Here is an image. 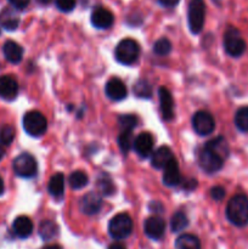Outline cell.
Listing matches in <instances>:
<instances>
[{
    "label": "cell",
    "mask_w": 248,
    "mask_h": 249,
    "mask_svg": "<svg viewBox=\"0 0 248 249\" xmlns=\"http://www.w3.org/2000/svg\"><path fill=\"white\" fill-rule=\"evenodd\" d=\"M211 197L214 201H221V199L225 197V190H224V187L214 186L213 189L211 190Z\"/></svg>",
    "instance_id": "36"
},
{
    "label": "cell",
    "mask_w": 248,
    "mask_h": 249,
    "mask_svg": "<svg viewBox=\"0 0 248 249\" xmlns=\"http://www.w3.org/2000/svg\"><path fill=\"white\" fill-rule=\"evenodd\" d=\"M133 148L140 157L146 158L152 153L153 138L150 133H141L134 139Z\"/></svg>",
    "instance_id": "16"
},
{
    "label": "cell",
    "mask_w": 248,
    "mask_h": 249,
    "mask_svg": "<svg viewBox=\"0 0 248 249\" xmlns=\"http://www.w3.org/2000/svg\"><path fill=\"white\" fill-rule=\"evenodd\" d=\"M197 187V180L195 179H189L184 182V189L187 191H192Z\"/></svg>",
    "instance_id": "38"
},
{
    "label": "cell",
    "mask_w": 248,
    "mask_h": 249,
    "mask_svg": "<svg viewBox=\"0 0 248 249\" xmlns=\"http://www.w3.org/2000/svg\"><path fill=\"white\" fill-rule=\"evenodd\" d=\"M105 91H106L107 97L113 100V101H122L128 95V89H126L125 84L123 83V80L117 77L111 78L106 83Z\"/></svg>",
    "instance_id": "13"
},
{
    "label": "cell",
    "mask_w": 248,
    "mask_h": 249,
    "mask_svg": "<svg viewBox=\"0 0 248 249\" xmlns=\"http://www.w3.org/2000/svg\"><path fill=\"white\" fill-rule=\"evenodd\" d=\"M143 231L151 240H160L165 232V221L160 216H150L143 224Z\"/></svg>",
    "instance_id": "10"
},
{
    "label": "cell",
    "mask_w": 248,
    "mask_h": 249,
    "mask_svg": "<svg viewBox=\"0 0 248 249\" xmlns=\"http://www.w3.org/2000/svg\"><path fill=\"white\" fill-rule=\"evenodd\" d=\"M226 218L235 226H246L248 224V198L245 195H236L226 206Z\"/></svg>",
    "instance_id": "1"
},
{
    "label": "cell",
    "mask_w": 248,
    "mask_h": 249,
    "mask_svg": "<svg viewBox=\"0 0 248 249\" xmlns=\"http://www.w3.org/2000/svg\"><path fill=\"white\" fill-rule=\"evenodd\" d=\"M15 139V128L10 124L2 126L0 129V143L2 146H9L11 145L12 141Z\"/></svg>",
    "instance_id": "34"
},
{
    "label": "cell",
    "mask_w": 248,
    "mask_h": 249,
    "mask_svg": "<svg viewBox=\"0 0 248 249\" xmlns=\"http://www.w3.org/2000/svg\"><path fill=\"white\" fill-rule=\"evenodd\" d=\"M102 207V198L97 192H89L82 197L79 202V208L87 215H94L100 212Z\"/></svg>",
    "instance_id": "12"
},
{
    "label": "cell",
    "mask_w": 248,
    "mask_h": 249,
    "mask_svg": "<svg viewBox=\"0 0 248 249\" xmlns=\"http://www.w3.org/2000/svg\"><path fill=\"white\" fill-rule=\"evenodd\" d=\"M204 147L209 148V150L214 151L215 153H218L220 157H223L224 160H225L226 157L229 156V153H230V148H229V143L228 141L225 140V139L223 138V136H218V138L213 139V140L208 141V142L206 143V146Z\"/></svg>",
    "instance_id": "23"
},
{
    "label": "cell",
    "mask_w": 248,
    "mask_h": 249,
    "mask_svg": "<svg viewBox=\"0 0 248 249\" xmlns=\"http://www.w3.org/2000/svg\"><path fill=\"white\" fill-rule=\"evenodd\" d=\"M235 125L238 130L248 133V106L237 109L235 114Z\"/></svg>",
    "instance_id": "30"
},
{
    "label": "cell",
    "mask_w": 248,
    "mask_h": 249,
    "mask_svg": "<svg viewBox=\"0 0 248 249\" xmlns=\"http://www.w3.org/2000/svg\"><path fill=\"white\" fill-rule=\"evenodd\" d=\"M22 124H23V129L28 135L38 138L41 136L48 129V121L38 111H29L24 114L23 119H22Z\"/></svg>",
    "instance_id": "5"
},
{
    "label": "cell",
    "mask_w": 248,
    "mask_h": 249,
    "mask_svg": "<svg viewBox=\"0 0 248 249\" xmlns=\"http://www.w3.org/2000/svg\"><path fill=\"white\" fill-rule=\"evenodd\" d=\"M39 1H40L41 4H49V2H50V0H39Z\"/></svg>",
    "instance_id": "44"
},
{
    "label": "cell",
    "mask_w": 248,
    "mask_h": 249,
    "mask_svg": "<svg viewBox=\"0 0 248 249\" xmlns=\"http://www.w3.org/2000/svg\"><path fill=\"white\" fill-rule=\"evenodd\" d=\"M174 155H173L172 150L168 146H160L159 148L152 153V158H151V164L156 169H164L173 160H174Z\"/></svg>",
    "instance_id": "17"
},
{
    "label": "cell",
    "mask_w": 248,
    "mask_h": 249,
    "mask_svg": "<svg viewBox=\"0 0 248 249\" xmlns=\"http://www.w3.org/2000/svg\"><path fill=\"white\" fill-rule=\"evenodd\" d=\"M56 6L60 11L70 12L75 7V0H56Z\"/></svg>",
    "instance_id": "35"
},
{
    "label": "cell",
    "mask_w": 248,
    "mask_h": 249,
    "mask_svg": "<svg viewBox=\"0 0 248 249\" xmlns=\"http://www.w3.org/2000/svg\"><path fill=\"white\" fill-rule=\"evenodd\" d=\"M199 165L208 174H214L223 168L224 158L209 148L204 147L199 153Z\"/></svg>",
    "instance_id": "9"
},
{
    "label": "cell",
    "mask_w": 248,
    "mask_h": 249,
    "mask_svg": "<svg viewBox=\"0 0 248 249\" xmlns=\"http://www.w3.org/2000/svg\"><path fill=\"white\" fill-rule=\"evenodd\" d=\"M206 19V4L204 0H191L187 9V22L190 31L194 34L201 33Z\"/></svg>",
    "instance_id": "3"
},
{
    "label": "cell",
    "mask_w": 248,
    "mask_h": 249,
    "mask_svg": "<svg viewBox=\"0 0 248 249\" xmlns=\"http://www.w3.org/2000/svg\"><path fill=\"white\" fill-rule=\"evenodd\" d=\"M31 0H9L10 5L16 10H23L29 5Z\"/></svg>",
    "instance_id": "37"
},
{
    "label": "cell",
    "mask_w": 248,
    "mask_h": 249,
    "mask_svg": "<svg viewBox=\"0 0 248 249\" xmlns=\"http://www.w3.org/2000/svg\"><path fill=\"white\" fill-rule=\"evenodd\" d=\"M163 170H164V173H163L162 180L164 185H167V186H177L181 182L179 164H177L175 158Z\"/></svg>",
    "instance_id": "20"
},
{
    "label": "cell",
    "mask_w": 248,
    "mask_h": 249,
    "mask_svg": "<svg viewBox=\"0 0 248 249\" xmlns=\"http://www.w3.org/2000/svg\"><path fill=\"white\" fill-rule=\"evenodd\" d=\"M139 55H140V46H139L138 41L130 38L123 39L122 41H119L116 51H114L116 60L119 63L125 66H130L135 63L138 61Z\"/></svg>",
    "instance_id": "2"
},
{
    "label": "cell",
    "mask_w": 248,
    "mask_h": 249,
    "mask_svg": "<svg viewBox=\"0 0 248 249\" xmlns=\"http://www.w3.org/2000/svg\"><path fill=\"white\" fill-rule=\"evenodd\" d=\"M175 247L177 249H201V242L196 236L184 233L177 238Z\"/></svg>",
    "instance_id": "24"
},
{
    "label": "cell",
    "mask_w": 248,
    "mask_h": 249,
    "mask_svg": "<svg viewBox=\"0 0 248 249\" xmlns=\"http://www.w3.org/2000/svg\"><path fill=\"white\" fill-rule=\"evenodd\" d=\"M91 24L97 29H108L114 22V16L108 9L99 6L94 9L90 17Z\"/></svg>",
    "instance_id": "11"
},
{
    "label": "cell",
    "mask_w": 248,
    "mask_h": 249,
    "mask_svg": "<svg viewBox=\"0 0 248 249\" xmlns=\"http://www.w3.org/2000/svg\"><path fill=\"white\" fill-rule=\"evenodd\" d=\"M118 124L122 131H133L138 125V117L134 114H123L118 118Z\"/></svg>",
    "instance_id": "32"
},
{
    "label": "cell",
    "mask_w": 248,
    "mask_h": 249,
    "mask_svg": "<svg viewBox=\"0 0 248 249\" xmlns=\"http://www.w3.org/2000/svg\"><path fill=\"white\" fill-rule=\"evenodd\" d=\"M153 51L156 55L158 56H165L172 51V43L169 39L167 38H160L153 45Z\"/></svg>",
    "instance_id": "33"
},
{
    "label": "cell",
    "mask_w": 248,
    "mask_h": 249,
    "mask_svg": "<svg viewBox=\"0 0 248 249\" xmlns=\"http://www.w3.org/2000/svg\"><path fill=\"white\" fill-rule=\"evenodd\" d=\"M19 26V16L15 7H5L0 11V27L6 31H16Z\"/></svg>",
    "instance_id": "18"
},
{
    "label": "cell",
    "mask_w": 248,
    "mask_h": 249,
    "mask_svg": "<svg viewBox=\"0 0 248 249\" xmlns=\"http://www.w3.org/2000/svg\"><path fill=\"white\" fill-rule=\"evenodd\" d=\"M12 230L15 235L19 238H27L33 232V223L31 219L26 215L17 216L12 224Z\"/></svg>",
    "instance_id": "21"
},
{
    "label": "cell",
    "mask_w": 248,
    "mask_h": 249,
    "mask_svg": "<svg viewBox=\"0 0 248 249\" xmlns=\"http://www.w3.org/2000/svg\"><path fill=\"white\" fill-rule=\"evenodd\" d=\"M5 191V185H4V180H2V178L0 177V196H1L2 194H4Z\"/></svg>",
    "instance_id": "41"
},
{
    "label": "cell",
    "mask_w": 248,
    "mask_h": 249,
    "mask_svg": "<svg viewBox=\"0 0 248 249\" xmlns=\"http://www.w3.org/2000/svg\"><path fill=\"white\" fill-rule=\"evenodd\" d=\"M12 168L17 177L27 179V178H32L36 174L38 163L31 153H21L14 160Z\"/></svg>",
    "instance_id": "7"
},
{
    "label": "cell",
    "mask_w": 248,
    "mask_h": 249,
    "mask_svg": "<svg viewBox=\"0 0 248 249\" xmlns=\"http://www.w3.org/2000/svg\"><path fill=\"white\" fill-rule=\"evenodd\" d=\"M158 97H159L160 112L164 121H170L174 117V100L172 94L167 88L162 87L158 89Z\"/></svg>",
    "instance_id": "15"
},
{
    "label": "cell",
    "mask_w": 248,
    "mask_h": 249,
    "mask_svg": "<svg viewBox=\"0 0 248 249\" xmlns=\"http://www.w3.org/2000/svg\"><path fill=\"white\" fill-rule=\"evenodd\" d=\"M39 236L44 241H49L53 238L57 233V225L51 220H43L39 225Z\"/></svg>",
    "instance_id": "27"
},
{
    "label": "cell",
    "mask_w": 248,
    "mask_h": 249,
    "mask_svg": "<svg viewBox=\"0 0 248 249\" xmlns=\"http://www.w3.org/2000/svg\"><path fill=\"white\" fill-rule=\"evenodd\" d=\"M4 155H5V150H4V147H2L1 143H0V160H2V157H4Z\"/></svg>",
    "instance_id": "43"
},
{
    "label": "cell",
    "mask_w": 248,
    "mask_h": 249,
    "mask_svg": "<svg viewBox=\"0 0 248 249\" xmlns=\"http://www.w3.org/2000/svg\"><path fill=\"white\" fill-rule=\"evenodd\" d=\"M88 181H89L88 174L83 170H75L68 178V184L73 190H82L83 187L87 186Z\"/></svg>",
    "instance_id": "26"
},
{
    "label": "cell",
    "mask_w": 248,
    "mask_h": 249,
    "mask_svg": "<svg viewBox=\"0 0 248 249\" xmlns=\"http://www.w3.org/2000/svg\"><path fill=\"white\" fill-rule=\"evenodd\" d=\"M158 2L164 7H174L179 0H158Z\"/></svg>",
    "instance_id": "39"
},
{
    "label": "cell",
    "mask_w": 248,
    "mask_h": 249,
    "mask_svg": "<svg viewBox=\"0 0 248 249\" xmlns=\"http://www.w3.org/2000/svg\"><path fill=\"white\" fill-rule=\"evenodd\" d=\"M97 189H99L100 194L104 195V196H111L114 194L116 186H114L111 177L106 173H102L97 179Z\"/></svg>",
    "instance_id": "25"
},
{
    "label": "cell",
    "mask_w": 248,
    "mask_h": 249,
    "mask_svg": "<svg viewBox=\"0 0 248 249\" xmlns=\"http://www.w3.org/2000/svg\"><path fill=\"white\" fill-rule=\"evenodd\" d=\"M18 94V84L11 75H0V97L12 101Z\"/></svg>",
    "instance_id": "14"
},
{
    "label": "cell",
    "mask_w": 248,
    "mask_h": 249,
    "mask_svg": "<svg viewBox=\"0 0 248 249\" xmlns=\"http://www.w3.org/2000/svg\"><path fill=\"white\" fill-rule=\"evenodd\" d=\"M224 49L231 57H240L246 51V41L233 27H229L224 34Z\"/></svg>",
    "instance_id": "6"
},
{
    "label": "cell",
    "mask_w": 248,
    "mask_h": 249,
    "mask_svg": "<svg viewBox=\"0 0 248 249\" xmlns=\"http://www.w3.org/2000/svg\"><path fill=\"white\" fill-rule=\"evenodd\" d=\"M48 191L55 198H61L65 192V177L62 173H56L53 175L48 184Z\"/></svg>",
    "instance_id": "22"
},
{
    "label": "cell",
    "mask_w": 248,
    "mask_h": 249,
    "mask_svg": "<svg viewBox=\"0 0 248 249\" xmlns=\"http://www.w3.org/2000/svg\"><path fill=\"white\" fill-rule=\"evenodd\" d=\"M192 128L198 135L207 136L215 129V121L207 111H198L192 117Z\"/></svg>",
    "instance_id": "8"
},
{
    "label": "cell",
    "mask_w": 248,
    "mask_h": 249,
    "mask_svg": "<svg viewBox=\"0 0 248 249\" xmlns=\"http://www.w3.org/2000/svg\"><path fill=\"white\" fill-rule=\"evenodd\" d=\"M43 249H62V247L58 245H49V246H45V247H43Z\"/></svg>",
    "instance_id": "42"
},
{
    "label": "cell",
    "mask_w": 248,
    "mask_h": 249,
    "mask_svg": "<svg viewBox=\"0 0 248 249\" xmlns=\"http://www.w3.org/2000/svg\"><path fill=\"white\" fill-rule=\"evenodd\" d=\"M108 249H126V248H125V246L122 245V243L114 242V243H112L111 246H109Z\"/></svg>",
    "instance_id": "40"
},
{
    "label": "cell",
    "mask_w": 248,
    "mask_h": 249,
    "mask_svg": "<svg viewBox=\"0 0 248 249\" xmlns=\"http://www.w3.org/2000/svg\"><path fill=\"white\" fill-rule=\"evenodd\" d=\"M134 94L141 99H150L152 95V87L146 79H140L134 84L133 87Z\"/></svg>",
    "instance_id": "29"
},
{
    "label": "cell",
    "mask_w": 248,
    "mask_h": 249,
    "mask_svg": "<svg viewBox=\"0 0 248 249\" xmlns=\"http://www.w3.org/2000/svg\"><path fill=\"white\" fill-rule=\"evenodd\" d=\"M2 53H4L5 58L14 65L21 62L22 57H23V49L14 40L5 41L4 45H2Z\"/></svg>",
    "instance_id": "19"
},
{
    "label": "cell",
    "mask_w": 248,
    "mask_h": 249,
    "mask_svg": "<svg viewBox=\"0 0 248 249\" xmlns=\"http://www.w3.org/2000/svg\"><path fill=\"white\" fill-rule=\"evenodd\" d=\"M189 225V219L184 212H177L170 220V229L173 232H180Z\"/></svg>",
    "instance_id": "28"
},
{
    "label": "cell",
    "mask_w": 248,
    "mask_h": 249,
    "mask_svg": "<svg viewBox=\"0 0 248 249\" xmlns=\"http://www.w3.org/2000/svg\"><path fill=\"white\" fill-rule=\"evenodd\" d=\"M131 231H133V220L126 213L117 214L108 224V232L114 240H124L130 236Z\"/></svg>",
    "instance_id": "4"
},
{
    "label": "cell",
    "mask_w": 248,
    "mask_h": 249,
    "mask_svg": "<svg viewBox=\"0 0 248 249\" xmlns=\"http://www.w3.org/2000/svg\"><path fill=\"white\" fill-rule=\"evenodd\" d=\"M134 136L131 131H122L121 135L118 136V146L124 155L129 152L133 148Z\"/></svg>",
    "instance_id": "31"
}]
</instances>
